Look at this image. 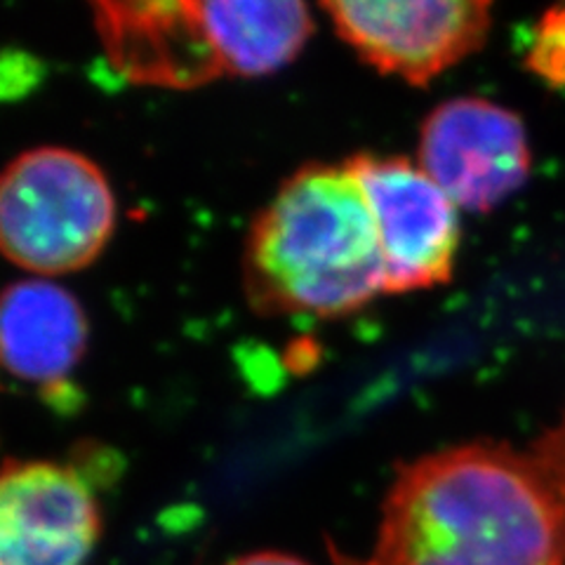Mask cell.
Here are the masks:
<instances>
[{
  "mask_svg": "<svg viewBox=\"0 0 565 565\" xmlns=\"http://www.w3.org/2000/svg\"><path fill=\"white\" fill-rule=\"evenodd\" d=\"M361 565H565V527L530 455L467 444L398 469Z\"/></svg>",
  "mask_w": 565,
  "mask_h": 565,
  "instance_id": "1",
  "label": "cell"
},
{
  "mask_svg": "<svg viewBox=\"0 0 565 565\" xmlns=\"http://www.w3.org/2000/svg\"><path fill=\"white\" fill-rule=\"evenodd\" d=\"M245 295L267 316L338 318L386 295L373 210L349 163L280 184L245 243Z\"/></svg>",
  "mask_w": 565,
  "mask_h": 565,
  "instance_id": "2",
  "label": "cell"
},
{
  "mask_svg": "<svg viewBox=\"0 0 565 565\" xmlns=\"http://www.w3.org/2000/svg\"><path fill=\"white\" fill-rule=\"evenodd\" d=\"M116 201L90 158L64 147L20 153L0 180V247L39 276L85 269L109 243Z\"/></svg>",
  "mask_w": 565,
  "mask_h": 565,
  "instance_id": "3",
  "label": "cell"
},
{
  "mask_svg": "<svg viewBox=\"0 0 565 565\" xmlns=\"http://www.w3.org/2000/svg\"><path fill=\"white\" fill-rule=\"evenodd\" d=\"M323 10L363 62L411 85L473 55L492 22L481 0H332Z\"/></svg>",
  "mask_w": 565,
  "mask_h": 565,
  "instance_id": "4",
  "label": "cell"
},
{
  "mask_svg": "<svg viewBox=\"0 0 565 565\" xmlns=\"http://www.w3.org/2000/svg\"><path fill=\"white\" fill-rule=\"evenodd\" d=\"M373 210L386 295L427 290L452 278L457 205L415 161L356 153L349 161Z\"/></svg>",
  "mask_w": 565,
  "mask_h": 565,
  "instance_id": "5",
  "label": "cell"
},
{
  "mask_svg": "<svg viewBox=\"0 0 565 565\" xmlns=\"http://www.w3.org/2000/svg\"><path fill=\"white\" fill-rule=\"evenodd\" d=\"M417 166L457 207L486 212L530 174L521 118L483 97L444 102L422 122Z\"/></svg>",
  "mask_w": 565,
  "mask_h": 565,
  "instance_id": "6",
  "label": "cell"
},
{
  "mask_svg": "<svg viewBox=\"0 0 565 565\" xmlns=\"http://www.w3.org/2000/svg\"><path fill=\"white\" fill-rule=\"evenodd\" d=\"M99 530L95 494L74 467L8 459L0 479V565H81Z\"/></svg>",
  "mask_w": 565,
  "mask_h": 565,
  "instance_id": "7",
  "label": "cell"
},
{
  "mask_svg": "<svg viewBox=\"0 0 565 565\" xmlns=\"http://www.w3.org/2000/svg\"><path fill=\"white\" fill-rule=\"evenodd\" d=\"M95 29L118 74L189 90L224 74L201 0L97 3Z\"/></svg>",
  "mask_w": 565,
  "mask_h": 565,
  "instance_id": "8",
  "label": "cell"
},
{
  "mask_svg": "<svg viewBox=\"0 0 565 565\" xmlns=\"http://www.w3.org/2000/svg\"><path fill=\"white\" fill-rule=\"evenodd\" d=\"M87 323L78 299L55 282L33 278L6 288L0 302V351L8 373L60 386L83 359Z\"/></svg>",
  "mask_w": 565,
  "mask_h": 565,
  "instance_id": "9",
  "label": "cell"
},
{
  "mask_svg": "<svg viewBox=\"0 0 565 565\" xmlns=\"http://www.w3.org/2000/svg\"><path fill=\"white\" fill-rule=\"evenodd\" d=\"M203 12L226 76L274 74L299 55L313 29L297 0H210Z\"/></svg>",
  "mask_w": 565,
  "mask_h": 565,
  "instance_id": "10",
  "label": "cell"
},
{
  "mask_svg": "<svg viewBox=\"0 0 565 565\" xmlns=\"http://www.w3.org/2000/svg\"><path fill=\"white\" fill-rule=\"evenodd\" d=\"M527 68L546 85L565 87V8L542 14L530 39Z\"/></svg>",
  "mask_w": 565,
  "mask_h": 565,
  "instance_id": "11",
  "label": "cell"
},
{
  "mask_svg": "<svg viewBox=\"0 0 565 565\" xmlns=\"http://www.w3.org/2000/svg\"><path fill=\"white\" fill-rule=\"evenodd\" d=\"M527 455L537 467L546 490L552 492L565 527V415L556 427H552L537 440L533 452Z\"/></svg>",
  "mask_w": 565,
  "mask_h": 565,
  "instance_id": "12",
  "label": "cell"
},
{
  "mask_svg": "<svg viewBox=\"0 0 565 565\" xmlns=\"http://www.w3.org/2000/svg\"><path fill=\"white\" fill-rule=\"evenodd\" d=\"M228 565H309V563L297 558V556H290V554H280V552H255V554L241 556Z\"/></svg>",
  "mask_w": 565,
  "mask_h": 565,
  "instance_id": "13",
  "label": "cell"
}]
</instances>
